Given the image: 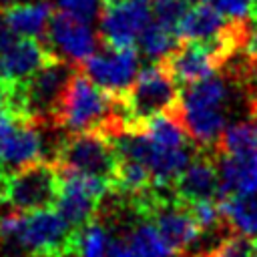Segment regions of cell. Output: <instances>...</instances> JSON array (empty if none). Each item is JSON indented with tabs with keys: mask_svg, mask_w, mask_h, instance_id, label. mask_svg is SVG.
<instances>
[{
	"mask_svg": "<svg viewBox=\"0 0 257 257\" xmlns=\"http://www.w3.org/2000/svg\"><path fill=\"white\" fill-rule=\"evenodd\" d=\"M0 14L18 36L42 38L46 36L50 18L54 14V4L48 0H28L12 4L0 10Z\"/></svg>",
	"mask_w": 257,
	"mask_h": 257,
	"instance_id": "obj_16",
	"label": "cell"
},
{
	"mask_svg": "<svg viewBox=\"0 0 257 257\" xmlns=\"http://www.w3.org/2000/svg\"><path fill=\"white\" fill-rule=\"evenodd\" d=\"M46 46L52 54L80 66L98 50L100 36L92 30V24L82 22L66 12L54 10L46 30Z\"/></svg>",
	"mask_w": 257,
	"mask_h": 257,
	"instance_id": "obj_9",
	"label": "cell"
},
{
	"mask_svg": "<svg viewBox=\"0 0 257 257\" xmlns=\"http://www.w3.org/2000/svg\"><path fill=\"white\" fill-rule=\"evenodd\" d=\"M191 4H193V0H151L153 18L179 28V22L183 20V16Z\"/></svg>",
	"mask_w": 257,
	"mask_h": 257,
	"instance_id": "obj_24",
	"label": "cell"
},
{
	"mask_svg": "<svg viewBox=\"0 0 257 257\" xmlns=\"http://www.w3.org/2000/svg\"><path fill=\"white\" fill-rule=\"evenodd\" d=\"M4 175H6V169H4V165H2V161H0V185H2V181H4Z\"/></svg>",
	"mask_w": 257,
	"mask_h": 257,
	"instance_id": "obj_29",
	"label": "cell"
},
{
	"mask_svg": "<svg viewBox=\"0 0 257 257\" xmlns=\"http://www.w3.org/2000/svg\"><path fill=\"white\" fill-rule=\"evenodd\" d=\"M181 102V84L171 74L165 60L151 62L141 68L135 82L124 94L120 104L124 112V131H135L157 114H175Z\"/></svg>",
	"mask_w": 257,
	"mask_h": 257,
	"instance_id": "obj_2",
	"label": "cell"
},
{
	"mask_svg": "<svg viewBox=\"0 0 257 257\" xmlns=\"http://www.w3.org/2000/svg\"><path fill=\"white\" fill-rule=\"evenodd\" d=\"M153 20V10L147 2L110 4L98 18V36L102 44L135 46L145 26Z\"/></svg>",
	"mask_w": 257,
	"mask_h": 257,
	"instance_id": "obj_11",
	"label": "cell"
},
{
	"mask_svg": "<svg viewBox=\"0 0 257 257\" xmlns=\"http://www.w3.org/2000/svg\"><path fill=\"white\" fill-rule=\"evenodd\" d=\"M253 257H257V237L253 239Z\"/></svg>",
	"mask_w": 257,
	"mask_h": 257,
	"instance_id": "obj_30",
	"label": "cell"
},
{
	"mask_svg": "<svg viewBox=\"0 0 257 257\" xmlns=\"http://www.w3.org/2000/svg\"><path fill=\"white\" fill-rule=\"evenodd\" d=\"M173 193L183 203L219 201V165L213 149H199L187 169L173 183Z\"/></svg>",
	"mask_w": 257,
	"mask_h": 257,
	"instance_id": "obj_12",
	"label": "cell"
},
{
	"mask_svg": "<svg viewBox=\"0 0 257 257\" xmlns=\"http://www.w3.org/2000/svg\"><path fill=\"white\" fill-rule=\"evenodd\" d=\"M104 257H139V255H137V253L133 251V247L124 241V237H112L110 247H108V251H106Z\"/></svg>",
	"mask_w": 257,
	"mask_h": 257,
	"instance_id": "obj_25",
	"label": "cell"
},
{
	"mask_svg": "<svg viewBox=\"0 0 257 257\" xmlns=\"http://www.w3.org/2000/svg\"><path fill=\"white\" fill-rule=\"evenodd\" d=\"M60 189L62 177L56 163L38 159L4 175L0 199L14 211L30 213L56 207Z\"/></svg>",
	"mask_w": 257,
	"mask_h": 257,
	"instance_id": "obj_3",
	"label": "cell"
},
{
	"mask_svg": "<svg viewBox=\"0 0 257 257\" xmlns=\"http://www.w3.org/2000/svg\"><path fill=\"white\" fill-rule=\"evenodd\" d=\"M137 44L147 58H151L153 62H161L169 58V54L181 44V34L179 28L153 18L141 32Z\"/></svg>",
	"mask_w": 257,
	"mask_h": 257,
	"instance_id": "obj_19",
	"label": "cell"
},
{
	"mask_svg": "<svg viewBox=\"0 0 257 257\" xmlns=\"http://www.w3.org/2000/svg\"><path fill=\"white\" fill-rule=\"evenodd\" d=\"M213 257H253V237L243 233L229 231L219 239L215 249H211Z\"/></svg>",
	"mask_w": 257,
	"mask_h": 257,
	"instance_id": "obj_22",
	"label": "cell"
},
{
	"mask_svg": "<svg viewBox=\"0 0 257 257\" xmlns=\"http://www.w3.org/2000/svg\"><path fill=\"white\" fill-rule=\"evenodd\" d=\"M112 241L108 225L98 217L86 227L76 231L74 239V257H104Z\"/></svg>",
	"mask_w": 257,
	"mask_h": 257,
	"instance_id": "obj_20",
	"label": "cell"
},
{
	"mask_svg": "<svg viewBox=\"0 0 257 257\" xmlns=\"http://www.w3.org/2000/svg\"><path fill=\"white\" fill-rule=\"evenodd\" d=\"M52 56L50 48L38 38L20 36L0 52V78L6 82H24Z\"/></svg>",
	"mask_w": 257,
	"mask_h": 257,
	"instance_id": "obj_14",
	"label": "cell"
},
{
	"mask_svg": "<svg viewBox=\"0 0 257 257\" xmlns=\"http://www.w3.org/2000/svg\"><path fill=\"white\" fill-rule=\"evenodd\" d=\"M54 4V10H60V12H66L82 22H88V24H94L98 22L102 10V0H52Z\"/></svg>",
	"mask_w": 257,
	"mask_h": 257,
	"instance_id": "obj_23",
	"label": "cell"
},
{
	"mask_svg": "<svg viewBox=\"0 0 257 257\" xmlns=\"http://www.w3.org/2000/svg\"><path fill=\"white\" fill-rule=\"evenodd\" d=\"M255 149H257V128L249 122H233L227 124L213 151L223 155H239Z\"/></svg>",
	"mask_w": 257,
	"mask_h": 257,
	"instance_id": "obj_21",
	"label": "cell"
},
{
	"mask_svg": "<svg viewBox=\"0 0 257 257\" xmlns=\"http://www.w3.org/2000/svg\"><path fill=\"white\" fill-rule=\"evenodd\" d=\"M104 6H110V4H122V2H149V0H102Z\"/></svg>",
	"mask_w": 257,
	"mask_h": 257,
	"instance_id": "obj_28",
	"label": "cell"
},
{
	"mask_svg": "<svg viewBox=\"0 0 257 257\" xmlns=\"http://www.w3.org/2000/svg\"><path fill=\"white\" fill-rule=\"evenodd\" d=\"M52 124L68 133L100 131L108 137H114L124 131L126 120L120 96L110 94L94 84L78 66L54 114Z\"/></svg>",
	"mask_w": 257,
	"mask_h": 257,
	"instance_id": "obj_1",
	"label": "cell"
},
{
	"mask_svg": "<svg viewBox=\"0 0 257 257\" xmlns=\"http://www.w3.org/2000/svg\"><path fill=\"white\" fill-rule=\"evenodd\" d=\"M10 92H12V82L0 78V116L10 114Z\"/></svg>",
	"mask_w": 257,
	"mask_h": 257,
	"instance_id": "obj_26",
	"label": "cell"
},
{
	"mask_svg": "<svg viewBox=\"0 0 257 257\" xmlns=\"http://www.w3.org/2000/svg\"><path fill=\"white\" fill-rule=\"evenodd\" d=\"M165 64L181 86L203 80L221 68V60L213 48L197 40H181L169 58H165Z\"/></svg>",
	"mask_w": 257,
	"mask_h": 257,
	"instance_id": "obj_13",
	"label": "cell"
},
{
	"mask_svg": "<svg viewBox=\"0 0 257 257\" xmlns=\"http://www.w3.org/2000/svg\"><path fill=\"white\" fill-rule=\"evenodd\" d=\"M62 189L56 201V211L72 229H82L94 219L100 217L102 201L112 193V185L104 179L76 173V171H62Z\"/></svg>",
	"mask_w": 257,
	"mask_h": 257,
	"instance_id": "obj_7",
	"label": "cell"
},
{
	"mask_svg": "<svg viewBox=\"0 0 257 257\" xmlns=\"http://www.w3.org/2000/svg\"><path fill=\"white\" fill-rule=\"evenodd\" d=\"M76 70H78L76 64L54 54L30 78L20 82L28 120L52 124L54 114H56V110L64 98V92H66Z\"/></svg>",
	"mask_w": 257,
	"mask_h": 257,
	"instance_id": "obj_6",
	"label": "cell"
},
{
	"mask_svg": "<svg viewBox=\"0 0 257 257\" xmlns=\"http://www.w3.org/2000/svg\"><path fill=\"white\" fill-rule=\"evenodd\" d=\"M54 163L62 171H76L104 179L114 189L120 157L112 137L100 131H86L62 137L54 151Z\"/></svg>",
	"mask_w": 257,
	"mask_h": 257,
	"instance_id": "obj_4",
	"label": "cell"
},
{
	"mask_svg": "<svg viewBox=\"0 0 257 257\" xmlns=\"http://www.w3.org/2000/svg\"><path fill=\"white\" fill-rule=\"evenodd\" d=\"M40 126L36 120L16 118L12 114L0 116V161L6 173L42 159L44 137Z\"/></svg>",
	"mask_w": 257,
	"mask_h": 257,
	"instance_id": "obj_10",
	"label": "cell"
},
{
	"mask_svg": "<svg viewBox=\"0 0 257 257\" xmlns=\"http://www.w3.org/2000/svg\"><path fill=\"white\" fill-rule=\"evenodd\" d=\"M249 118H251V124L257 128V92L249 96Z\"/></svg>",
	"mask_w": 257,
	"mask_h": 257,
	"instance_id": "obj_27",
	"label": "cell"
},
{
	"mask_svg": "<svg viewBox=\"0 0 257 257\" xmlns=\"http://www.w3.org/2000/svg\"><path fill=\"white\" fill-rule=\"evenodd\" d=\"M80 70L100 88L110 94H124L141 72L139 50L135 46L102 44L90 58L80 64Z\"/></svg>",
	"mask_w": 257,
	"mask_h": 257,
	"instance_id": "obj_8",
	"label": "cell"
},
{
	"mask_svg": "<svg viewBox=\"0 0 257 257\" xmlns=\"http://www.w3.org/2000/svg\"><path fill=\"white\" fill-rule=\"evenodd\" d=\"M124 241L133 247L139 257H181L159 233V229L145 219L141 213L135 217L133 223L126 225Z\"/></svg>",
	"mask_w": 257,
	"mask_h": 257,
	"instance_id": "obj_17",
	"label": "cell"
},
{
	"mask_svg": "<svg viewBox=\"0 0 257 257\" xmlns=\"http://www.w3.org/2000/svg\"><path fill=\"white\" fill-rule=\"evenodd\" d=\"M76 229H72L56 209H40L18 215L14 243L30 257H74Z\"/></svg>",
	"mask_w": 257,
	"mask_h": 257,
	"instance_id": "obj_5",
	"label": "cell"
},
{
	"mask_svg": "<svg viewBox=\"0 0 257 257\" xmlns=\"http://www.w3.org/2000/svg\"><path fill=\"white\" fill-rule=\"evenodd\" d=\"M217 155L219 199L257 193V149L239 155Z\"/></svg>",
	"mask_w": 257,
	"mask_h": 257,
	"instance_id": "obj_15",
	"label": "cell"
},
{
	"mask_svg": "<svg viewBox=\"0 0 257 257\" xmlns=\"http://www.w3.org/2000/svg\"><path fill=\"white\" fill-rule=\"evenodd\" d=\"M225 223L231 231L247 237H257V193L233 195L219 199Z\"/></svg>",
	"mask_w": 257,
	"mask_h": 257,
	"instance_id": "obj_18",
	"label": "cell"
}]
</instances>
